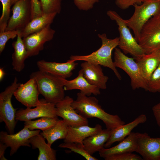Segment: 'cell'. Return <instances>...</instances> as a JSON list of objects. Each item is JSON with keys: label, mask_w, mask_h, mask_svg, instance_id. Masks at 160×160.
<instances>
[{"label": "cell", "mask_w": 160, "mask_h": 160, "mask_svg": "<svg viewBox=\"0 0 160 160\" xmlns=\"http://www.w3.org/2000/svg\"><path fill=\"white\" fill-rule=\"evenodd\" d=\"M145 0H115L116 6L120 9L124 10L135 4L140 5Z\"/></svg>", "instance_id": "obj_36"}, {"label": "cell", "mask_w": 160, "mask_h": 160, "mask_svg": "<svg viewBox=\"0 0 160 160\" xmlns=\"http://www.w3.org/2000/svg\"><path fill=\"white\" fill-rule=\"evenodd\" d=\"M135 59L143 77L148 83L151 75L160 63V50L145 54Z\"/></svg>", "instance_id": "obj_21"}, {"label": "cell", "mask_w": 160, "mask_h": 160, "mask_svg": "<svg viewBox=\"0 0 160 160\" xmlns=\"http://www.w3.org/2000/svg\"><path fill=\"white\" fill-rule=\"evenodd\" d=\"M68 125L63 120H58L53 126L40 133L47 140V143L50 146L55 141L64 139L68 131Z\"/></svg>", "instance_id": "obj_27"}, {"label": "cell", "mask_w": 160, "mask_h": 160, "mask_svg": "<svg viewBox=\"0 0 160 160\" xmlns=\"http://www.w3.org/2000/svg\"><path fill=\"white\" fill-rule=\"evenodd\" d=\"M135 10L130 18L125 20L127 26L131 29L138 42L141 29L152 17L159 14L160 0H145L140 5L135 4Z\"/></svg>", "instance_id": "obj_4"}, {"label": "cell", "mask_w": 160, "mask_h": 160, "mask_svg": "<svg viewBox=\"0 0 160 160\" xmlns=\"http://www.w3.org/2000/svg\"><path fill=\"white\" fill-rule=\"evenodd\" d=\"M36 64L41 71L66 79L72 75V71L76 68L78 63L71 62L69 60L66 62L62 63L41 60L38 61Z\"/></svg>", "instance_id": "obj_16"}, {"label": "cell", "mask_w": 160, "mask_h": 160, "mask_svg": "<svg viewBox=\"0 0 160 160\" xmlns=\"http://www.w3.org/2000/svg\"><path fill=\"white\" fill-rule=\"evenodd\" d=\"M5 73L3 68L0 69V80L1 81L5 75Z\"/></svg>", "instance_id": "obj_40"}, {"label": "cell", "mask_w": 160, "mask_h": 160, "mask_svg": "<svg viewBox=\"0 0 160 160\" xmlns=\"http://www.w3.org/2000/svg\"><path fill=\"white\" fill-rule=\"evenodd\" d=\"M107 14L111 20L116 22L118 26L119 34L118 46L123 52L125 54H130L135 59L145 55L143 49L132 36L125 20L113 10L108 11Z\"/></svg>", "instance_id": "obj_5"}, {"label": "cell", "mask_w": 160, "mask_h": 160, "mask_svg": "<svg viewBox=\"0 0 160 160\" xmlns=\"http://www.w3.org/2000/svg\"><path fill=\"white\" fill-rule=\"evenodd\" d=\"M40 94L36 80L30 79L24 84H20L15 91L14 95L16 99L27 108L35 107L41 102L39 99Z\"/></svg>", "instance_id": "obj_15"}, {"label": "cell", "mask_w": 160, "mask_h": 160, "mask_svg": "<svg viewBox=\"0 0 160 160\" xmlns=\"http://www.w3.org/2000/svg\"><path fill=\"white\" fill-rule=\"evenodd\" d=\"M17 36L16 40L12 43L14 52L12 56V64L14 70L20 72L24 68L25 61L28 56L22 38L19 33Z\"/></svg>", "instance_id": "obj_26"}, {"label": "cell", "mask_w": 160, "mask_h": 160, "mask_svg": "<svg viewBox=\"0 0 160 160\" xmlns=\"http://www.w3.org/2000/svg\"><path fill=\"white\" fill-rule=\"evenodd\" d=\"M138 43L145 54L160 50V16L150 18L143 26Z\"/></svg>", "instance_id": "obj_8"}, {"label": "cell", "mask_w": 160, "mask_h": 160, "mask_svg": "<svg viewBox=\"0 0 160 160\" xmlns=\"http://www.w3.org/2000/svg\"><path fill=\"white\" fill-rule=\"evenodd\" d=\"M7 146L4 143L0 141V159L6 160L7 159L4 156L5 151Z\"/></svg>", "instance_id": "obj_39"}, {"label": "cell", "mask_w": 160, "mask_h": 160, "mask_svg": "<svg viewBox=\"0 0 160 160\" xmlns=\"http://www.w3.org/2000/svg\"><path fill=\"white\" fill-rule=\"evenodd\" d=\"M74 100L69 96L55 104L56 113L57 116L63 119L68 126L76 127L88 125L87 119L78 114L73 108L71 104Z\"/></svg>", "instance_id": "obj_14"}, {"label": "cell", "mask_w": 160, "mask_h": 160, "mask_svg": "<svg viewBox=\"0 0 160 160\" xmlns=\"http://www.w3.org/2000/svg\"><path fill=\"white\" fill-rule=\"evenodd\" d=\"M45 139L42 135L39 134L32 137L29 139L33 149L38 148L39 150L37 160H56V151L46 143Z\"/></svg>", "instance_id": "obj_25"}, {"label": "cell", "mask_w": 160, "mask_h": 160, "mask_svg": "<svg viewBox=\"0 0 160 160\" xmlns=\"http://www.w3.org/2000/svg\"><path fill=\"white\" fill-rule=\"evenodd\" d=\"M147 91L153 93H160V63L148 82Z\"/></svg>", "instance_id": "obj_32"}, {"label": "cell", "mask_w": 160, "mask_h": 160, "mask_svg": "<svg viewBox=\"0 0 160 160\" xmlns=\"http://www.w3.org/2000/svg\"><path fill=\"white\" fill-rule=\"evenodd\" d=\"M12 11V15L8 20L5 31H20L32 20L31 0H17L13 4Z\"/></svg>", "instance_id": "obj_9"}, {"label": "cell", "mask_w": 160, "mask_h": 160, "mask_svg": "<svg viewBox=\"0 0 160 160\" xmlns=\"http://www.w3.org/2000/svg\"><path fill=\"white\" fill-rule=\"evenodd\" d=\"M2 6V13L0 18V33L5 31L10 18L11 0H0Z\"/></svg>", "instance_id": "obj_31"}, {"label": "cell", "mask_w": 160, "mask_h": 160, "mask_svg": "<svg viewBox=\"0 0 160 160\" xmlns=\"http://www.w3.org/2000/svg\"><path fill=\"white\" fill-rule=\"evenodd\" d=\"M84 77L90 84L105 89L108 77L105 75L101 65L84 61L81 65Z\"/></svg>", "instance_id": "obj_17"}, {"label": "cell", "mask_w": 160, "mask_h": 160, "mask_svg": "<svg viewBox=\"0 0 160 160\" xmlns=\"http://www.w3.org/2000/svg\"><path fill=\"white\" fill-rule=\"evenodd\" d=\"M105 160H142L143 158L132 153H124L114 154L104 158Z\"/></svg>", "instance_id": "obj_33"}, {"label": "cell", "mask_w": 160, "mask_h": 160, "mask_svg": "<svg viewBox=\"0 0 160 160\" xmlns=\"http://www.w3.org/2000/svg\"><path fill=\"white\" fill-rule=\"evenodd\" d=\"M98 36L102 41L101 45L99 49L87 55H71L69 60L71 62L84 61L107 67L111 69L117 78L121 80V76L115 66L112 58L113 50L118 46L119 37L109 39L105 33L98 34Z\"/></svg>", "instance_id": "obj_2"}, {"label": "cell", "mask_w": 160, "mask_h": 160, "mask_svg": "<svg viewBox=\"0 0 160 160\" xmlns=\"http://www.w3.org/2000/svg\"><path fill=\"white\" fill-rule=\"evenodd\" d=\"M30 77L36 80L40 94L47 102L56 104L65 97L64 86L58 77L39 70Z\"/></svg>", "instance_id": "obj_3"}, {"label": "cell", "mask_w": 160, "mask_h": 160, "mask_svg": "<svg viewBox=\"0 0 160 160\" xmlns=\"http://www.w3.org/2000/svg\"><path fill=\"white\" fill-rule=\"evenodd\" d=\"M159 15L160 16V13H159Z\"/></svg>", "instance_id": "obj_42"}, {"label": "cell", "mask_w": 160, "mask_h": 160, "mask_svg": "<svg viewBox=\"0 0 160 160\" xmlns=\"http://www.w3.org/2000/svg\"><path fill=\"white\" fill-rule=\"evenodd\" d=\"M137 143L136 133L131 132L127 137L117 145L112 147L104 148L99 152L100 157L104 159L110 155L124 153L136 151Z\"/></svg>", "instance_id": "obj_20"}, {"label": "cell", "mask_w": 160, "mask_h": 160, "mask_svg": "<svg viewBox=\"0 0 160 160\" xmlns=\"http://www.w3.org/2000/svg\"><path fill=\"white\" fill-rule=\"evenodd\" d=\"M32 8V20L41 16L43 14L40 3L39 0H31Z\"/></svg>", "instance_id": "obj_37"}, {"label": "cell", "mask_w": 160, "mask_h": 160, "mask_svg": "<svg viewBox=\"0 0 160 160\" xmlns=\"http://www.w3.org/2000/svg\"><path fill=\"white\" fill-rule=\"evenodd\" d=\"M147 120L146 115L141 114L130 122L112 130L111 135L105 144L104 148H110L114 143L121 141L128 136L134 128L140 124L145 123Z\"/></svg>", "instance_id": "obj_19"}, {"label": "cell", "mask_w": 160, "mask_h": 160, "mask_svg": "<svg viewBox=\"0 0 160 160\" xmlns=\"http://www.w3.org/2000/svg\"><path fill=\"white\" fill-rule=\"evenodd\" d=\"M58 77L64 86L65 90L79 89L80 92L87 96H90L92 94L97 95L100 93L99 88L90 84L86 79L81 69L79 71L78 76L73 79L68 80Z\"/></svg>", "instance_id": "obj_18"}, {"label": "cell", "mask_w": 160, "mask_h": 160, "mask_svg": "<svg viewBox=\"0 0 160 160\" xmlns=\"http://www.w3.org/2000/svg\"><path fill=\"white\" fill-rule=\"evenodd\" d=\"M19 30L5 31L0 33V53L4 50L7 41L10 39H13L17 36Z\"/></svg>", "instance_id": "obj_34"}, {"label": "cell", "mask_w": 160, "mask_h": 160, "mask_svg": "<svg viewBox=\"0 0 160 160\" xmlns=\"http://www.w3.org/2000/svg\"><path fill=\"white\" fill-rule=\"evenodd\" d=\"M113 62L116 68L121 69L129 76L133 90L142 88L147 91V83L143 77L137 63L133 58L125 55L119 48H116L114 52Z\"/></svg>", "instance_id": "obj_6"}, {"label": "cell", "mask_w": 160, "mask_h": 160, "mask_svg": "<svg viewBox=\"0 0 160 160\" xmlns=\"http://www.w3.org/2000/svg\"><path fill=\"white\" fill-rule=\"evenodd\" d=\"M20 84L15 77L11 85L0 94V122L5 123L10 134L14 133L17 122L15 117L17 109L13 108L11 98Z\"/></svg>", "instance_id": "obj_7"}, {"label": "cell", "mask_w": 160, "mask_h": 160, "mask_svg": "<svg viewBox=\"0 0 160 160\" xmlns=\"http://www.w3.org/2000/svg\"><path fill=\"white\" fill-rule=\"evenodd\" d=\"M56 13L43 14L39 17L31 20L19 33L23 38L31 34L39 31L50 25L57 15Z\"/></svg>", "instance_id": "obj_24"}, {"label": "cell", "mask_w": 160, "mask_h": 160, "mask_svg": "<svg viewBox=\"0 0 160 160\" xmlns=\"http://www.w3.org/2000/svg\"><path fill=\"white\" fill-rule=\"evenodd\" d=\"M99 101L94 97L87 96L81 92L77 94L71 105L76 112L86 119L96 118L102 120L107 129L111 130L125 124L117 115L106 112L99 104Z\"/></svg>", "instance_id": "obj_1"}, {"label": "cell", "mask_w": 160, "mask_h": 160, "mask_svg": "<svg viewBox=\"0 0 160 160\" xmlns=\"http://www.w3.org/2000/svg\"><path fill=\"white\" fill-rule=\"evenodd\" d=\"M55 33V31L49 25L39 31L23 38L28 57L38 55L43 49L44 44L53 39Z\"/></svg>", "instance_id": "obj_13"}, {"label": "cell", "mask_w": 160, "mask_h": 160, "mask_svg": "<svg viewBox=\"0 0 160 160\" xmlns=\"http://www.w3.org/2000/svg\"><path fill=\"white\" fill-rule=\"evenodd\" d=\"M102 129V126L96 124L95 127H91L88 125L76 127L68 126V131L64 143L76 142L83 143V141L89 136L100 132Z\"/></svg>", "instance_id": "obj_22"}, {"label": "cell", "mask_w": 160, "mask_h": 160, "mask_svg": "<svg viewBox=\"0 0 160 160\" xmlns=\"http://www.w3.org/2000/svg\"><path fill=\"white\" fill-rule=\"evenodd\" d=\"M58 120V118L42 117L35 120L25 121L24 126L31 130L39 129L43 131L54 125Z\"/></svg>", "instance_id": "obj_28"}, {"label": "cell", "mask_w": 160, "mask_h": 160, "mask_svg": "<svg viewBox=\"0 0 160 160\" xmlns=\"http://www.w3.org/2000/svg\"><path fill=\"white\" fill-rule=\"evenodd\" d=\"M152 110L157 124L160 129V101L153 107Z\"/></svg>", "instance_id": "obj_38"}, {"label": "cell", "mask_w": 160, "mask_h": 160, "mask_svg": "<svg viewBox=\"0 0 160 160\" xmlns=\"http://www.w3.org/2000/svg\"><path fill=\"white\" fill-rule=\"evenodd\" d=\"M111 132V130L106 128L86 138L83 141L86 150L92 156L95 152L100 151L104 148Z\"/></svg>", "instance_id": "obj_23"}, {"label": "cell", "mask_w": 160, "mask_h": 160, "mask_svg": "<svg viewBox=\"0 0 160 160\" xmlns=\"http://www.w3.org/2000/svg\"><path fill=\"white\" fill-rule=\"evenodd\" d=\"M18 0H11V4L13 5Z\"/></svg>", "instance_id": "obj_41"}, {"label": "cell", "mask_w": 160, "mask_h": 160, "mask_svg": "<svg viewBox=\"0 0 160 160\" xmlns=\"http://www.w3.org/2000/svg\"><path fill=\"white\" fill-rule=\"evenodd\" d=\"M76 7L79 10L88 11L92 9L94 4L99 0H73Z\"/></svg>", "instance_id": "obj_35"}, {"label": "cell", "mask_w": 160, "mask_h": 160, "mask_svg": "<svg viewBox=\"0 0 160 160\" xmlns=\"http://www.w3.org/2000/svg\"><path fill=\"white\" fill-rule=\"evenodd\" d=\"M63 0H39L43 14H59Z\"/></svg>", "instance_id": "obj_30"}, {"label": "cell", "mask_w": 160, "mask_h": 160, "mask_svg": "<svg viewBox=\"0 0 160 160\" xmlns=\"http://www.w3.org/2000/svg\"><path fill=\"white\" fill-rule=\"evenodd\" d=\"M39 130H31L24 126L23 129L15 134H10L1 131L0 141L10 148V155L12 156L16 152L21 146L31 147L29 139L32 137L39 134Z\"/></svg>", "instance_id": "obj_10"}, {"label": "cell", "mask_w": 160, "mask_h": 160, "mask_svg": "<svg viewBox=\"0 0 160 160\" xmlns=\"http://www.w3.org/2000/svg\"><path fill=\"white\" fill-rule=\"evenodd\" d=\"M59 147L67 148L83 157L87 160H98V159L89 153L85 149L83 144L79 143H64L60 144Z\"/></svg>", "instance_id": "obj_29"}, {"label": "cell", "mask_w": 160, "mask_h": 160, "mask_svg": "<svg viewBox=\"0 0 160 160\" xmlns=\"http://www.w3.org/2000/svg\"><path fill=\"white\" fill-rule=\"evenodd\" d=\"M40 103L33 108H27L16 111L17 121H24L42 117L58 118L56 113L55 104L47 102L45 99H40Z\"/></svg>", "instance_id": "obj_12"}, {"label": "cell", "mask_w": 160, "mask_h": 160, "mask_svg": "<svg viewBox=\"0 0 160 160\" xmlns=\"http://www.w3.org/2000/svg\"><path fill=\"white\" fill-rule=\"evenodd\" d=\"M137 143L136 152L145 160H160V137H151L146 132H136Z\"/></svg>", "instance_id": "obj_11"}]
</instances>
